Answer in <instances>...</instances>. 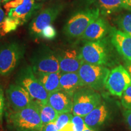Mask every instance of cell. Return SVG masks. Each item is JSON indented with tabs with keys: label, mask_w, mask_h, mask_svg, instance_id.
Wrapping results in <instances>:
<instances>
[{
	"label": "cell",
	"mask_w": 131,
	"mask_h": 131,
	"mask_svg": "<svg viewBox=\"0 0 131 131\" xmlns=\"http://www.w3.org/2000/svg\"><path fill=\"white\" fill-rule=\"evenodd\" d=\"M23 1L24 0H12V1L6 3V4L4 5V9L7 10L8 12L11 9H14V8L18 7L22 4Z\"/></svg>",
	"instance_id": "obj_28"
},
{
	"label": "cell",
	"mask_w": 131,
	"mask_h": 131,
	"mask_svg": "<svg viewBox=\"0 0 131 131\" xmlns=\"http://www.w3.org/2000/svg\"><path fill=\"white\" fill-rule=\"evenodd\" d=\"M41 131H58L55 122H51L50 123L42 126Z\"/></svg>",
	"instance_id": "obj_31"
},
{
	"label": "cell",
	"mask_w": 131,
	"mask_h": 131,
	"mask_svg": "<svg viewBox=\"0 0 131 131\" xmlns=\"http://www.w3.org/2000/svg\"><path fill=\"white\" fill-rule=\"evenodd\" d=\"M107 31V22L104 18L99 16L89 24L81 38L87 41L100 40L106 37Z\"/></svg>",
	"instance_id": "obj_16"
},
{
	"label": "cell",
	"mask_w": 131,
	"mask_h": 131,
	"mask_svg": "<svg viewBox=\"0 0 131 131\" xmlns=\"http://www.w3.org/2000/svg\"><path fill=\"white\" fill-rule=\"evenodd\" d=\"M6 94L12 111L20 110L34 104L27 91L17 83L10 85L6 91Z\"/></svg>",
	"instance_id": "obj_11"
},
{
	"label": "cell",
	"mask_w": 131,
	"mask_h": 131,
	"mask_svg": "<svg viewBox=\"0 0 131 131\" xmlns=\"http://www.w3.org/2000/svg\"><path fill=\"white\" fill-rule=\"evenodd\" d=\"M121 98L122 104L124 109H131V84L124 91Z\"/></svg>",
	"instance_id": "obj_25"
},
{
	"label": "cell",
	"mask_w": 131,
	"mask_h": 131,
	"mask_svg": "<svg viewBox=\"0 0 131 131\" xmlns=\"http://www.w3.org/2000/svg\"><path fill=\"white\" fill-rule=\"evenodd\" d=\"M41 3L35 0H24L23 3L15 8L8 11V16L19 21L21 25L27 22L37 10L41 7Z\"/></svg>",
	"instance_id": "obj_14"
},
{
	"label": "cell",
	"mask_w": 131,
	"mask_h": 131,
	"mask_svg": "<svg viewBox=\"0 0 131 131\" xmlns=\"http://www.w3.org/2000/svg\"><path fill=\"white\" fill-rule=\"evenodd\" d=\"M0 1H1V0H0ZM8 1H9V0H2V2L3 3H7Z\"/></svg>",
	"instance_id": "obj_37"
},
{
	"label": "cell",
	"mask_w": 131,
	"mask_h": 131,
	"mask_svg": "<svg viewBox=\"0 0 131 131\" xmlns=\"http://www.w3.org/2000/svg\"><path fill=\"white\" fill-rule=\"evenodd\" d=\"M126 124L131 131V109H124L123 113Z\"/></svg>",
	"instance_id": "obj_30"
},
{
	"label": "cell",
	"mask_w": 131,
	"mask_h": 131,
	"mask_svg": "<svg viewBox=\"0 0 131 131\" xmlns=\"http://www.w3.org/2000/svg\"><path fill=\"white\" fill-rule=\"evenodd\" d=\"M110 70L104 66L92 64L83 62L78 73L85 86L95 91H100L104 87Z\"/></svg>",
	"instance_id": "obj_5"
},
{
	"label": "cell",
	"mask_w": 131,
	"mask_h": 131,
	"mask_svg": "<svg viewBox=\"0 0 131 131\" xmlns=\"http://www.w3.org/2000/svg\"><path fill=\"white\" fill-rule=\"evenodd\" d=\"M80 54L83 61L92 64L105 66L109 60V49L104 38L87 41L80 49Z\"/></svg>",
	"instance_id": "obj_7"
},
{
	"label": "cell",
	"mask_w": 131,
	"mask_h": 131,
	"mask_svg": "<svg viewBox=\"0 0 131 131\" xmlns=\"http://www.w3.org/2000/svg\"><path fill=\"white\" fill-rule=\"evenodd\" d=\"M58 131H75L74 125L72 122H69Z\"/></svg>",
	"instance_id": "obj_32"
},
{
	"label": "cell",
	"mask_w": 131,
	"mask_h": 131,
	"mask_svg": "<svg viewBox=\"0 0 131 131\" xmlns=\"http://www.w3.org/2000/svg\"><path fill=\"white\" fill-rule=\"evenodd\" d=\"M9 122L16 131H41L42 123L35 104L18 111H12Z\"/></svg>",
	"instance_id": "obj_2"
},
{
	"label": "cell",
	"mask_w": 131,
	"mask_h": 131,
	"mask_svg": "<svg viewBox=\"0 0 131 131\" xmlns=\"http://www.w3.org/2000/svg\"><path fill=\"white\" fill-rule=\"evenodd\" d=\"M131 84V77L122 65L110 71L106 80L105 88L111 95L121 97L124 91Z\"/></svg>",
	"instance_id": "obj_10"
},
{
	"label": "cell",
	"mask_w": 131,
	"mask_h": 131,
	"mask_svg": "<svg viewBox=\"0 0 131 131\" xmlns=\"http://www.w3.org/2000/svg\"><path fill=\"white\" fill-rule=\"evenodd\" d=\"M101 103V95L95 90L81 88L73 96L72 113L84 117Z\"/></svg>",
	"instance_id": "obj_6"
},
{
	"label": "cell",
	"mask_w": 131,
	"mask_h": 131,
	"mask_svg": "<svg viewBox=\"0 0 131 131\" xmlns=\"http://www.w3.org/2000/svg\"><path fill=\"white\" fill-rule=\"evenodd\" d=\"M83 60L80 51L75 49H68L59 54V64L61 73L78 72Z\"/></svg>",
	"instance_id": "obj_12"
},
{
	"label": "cell",
	"mask_w": 131,
	"mask_h": 131,
	"mask_svg": "<svg viewBox=\"0 0 131 131\" xmlns=\"http://www.w3.org/2000/svg\"><path fill=\"white\" fill-rule=\"evenodd\" d=\"M48 103L58 113L72 112L73 97L60 90L49 94Z\"/></svg>",
	"instance_id": "obj_15"
},
{
	"label": "cell",
	"mask_w": 131,
	"mask_h": 131,
	"mask_svg": "<svg viewBox=\"0 0 131 131\" xmlns=\"http://www.w3.org/2000/svg\"><path fill=\"white\" fill-rule=\"evenodd\" d=\"M75 131H77V130H75Z\"/></svg>",
	"instance_id": "obj_39"
},
{
	"label": "cell",
	"mask_w": 131,
	"mask_h": 131,
	"mask_svg": "<svg viewBox=\"0 0 131 131\" xmlns=\"http://www.w3.org/2000/svg\"><path fill=\"white\" fill-rule=\"evenodd\" d=\"M4 18H5V13L2 8H1V5H0V26H1V23H2L3 20H4Z\"/></svg>",
	"instance_id": "obj_35"
},
{
	"label": "cell",
	"mask_w": 131,
	"mask_h": 131,
	"mask_svg": "<svg viewBox=\"0 0 131 131\" xmlns=\"http://www.w3.org/2000/svg\"><path fill=\"white\" fill-rule=\"evenodd\" d=\"M35 104L38 110L42 125L55 122L58 117V113L48 103L45 104Z\"/></svg>",
	"instance_id": "obj_20"
},
{
	"label": "cell",
	"mask_w": 131,
	"mask_h": 131,
	"mask_svg": "<svg viewBox=\"0 0 131 131\" xmlns=\"http://www.w3.org/2000/svg\"><path fill=\"white\" fill-rule=\"evenodd\" d=\"M4 96L3 91L0 86V124L1 123L3 116V112L4 110Z\"/></svg>",
	"instance_id": "obj_29"
},
{
	"label": "cell",
	"mask_w": 131,
	"mask_h": 131,
	"mask_svg": "<svg viewBox=\"0 0 131 131\" xmlns=\"http://www.w3.org/2000/svg\"><path fill=\"white\" fill-rule=\"evenodd\" d=\"M60 84L61 91L72 97L78 89L85 86L78 72L61 73Z\"/></svg>",
	"instance_id": "obj_18"
},
{
	"label": "cell",
	"mask_w": 131,
	"mask_h": 131,
	"mask_svg": "<svg viewBox=\"0 0 131 131\" xmlns=\"http://www.w3.org/2000/svg\"><path fill=\"white\" fill-rule=\"evenodd\" d=\"M35 73H54L60 72L59 54L47 47L38 50L31 60Z\"/></svg>",
	"instance_id": "obj_8"
},
{
	"label": "cell",
	"mask_w": 131,
	"mask_h": 131,
	"mask_svg": "<svg viewBox=\"0 0 131 131\" xmlns=\"http://www.w3.org/2000/svg\"><path fill=\"white\" fill-rule=\"evenodd\" d=\"M126 69L127 70V71L128 72V73L130 75L131 77V61H126L125 64V67Z\"/></svg>",
	"instance_id": "obj_34"
},
{
	"label": "cell",
	"mask_w": 131,
	"mask_h": 131,
	"mask_svg": "<svg viewBox=\"0 0 131 131\" xmlns=\"http://www.w3.org/2000/svg\"><path fill=\"white\" fill-rule=\"evenodd\" d=\"M16 83L27 91L35 103H48L49 94L37 78L32 67L27 66L21 69L16 78Z\"/></svg>",
	"instance_id": "obj_3"
},
{
	"label": "cell",
	"mask_w": 131,
	"mask_h": 131,
	"mask_svg": "<svg viewBox=\"0 0 131 131\" xmlns=\"http://www.w3.org/2000/svg\"><path fill=\"white\" fill-rule=\"evenodd\" d=\"M37 1H47V0H36Z\"/></svg>",
	"instance_id": "obj_38"
},
{
	"label": "cell",
	"mask_w": 131,
	"mask_h": 131,
	"mask_svg": "<svg viewBox=\"0 0 131 131\" xmlns=\"http://www.w3.org/2000/svg\"><path fill=\"white\" fill-rule=\"evenodd\" d=\"M108 116L107 106L104 103H101L83 118L86 126L95 130L105 123Z\"/></svg>",
	"instance_id": "obj_17"
},
{
	"label": "cell",
	"mask_w": 131,
	"mask_h": 131,
	"mask_svg": "<svg viewBox=\"0 0 131 131\" xmlns=\"http://www.w3.org/2000/svg\"><path fill=\"white\" fill-rule=\"evenodd\" d=\"M64 8V4L60 3L49 6L41 11L29 24L30 35L34 38H40L41 33L43 29L53 23Z\"/></svg>",
	"instance_id": "obj_9"
},
{
	"label": "cell",
	"mask_w": 131,
	"mask_h": 131,
	"mask_svg": "<svg viewBox=\"0 0 131 131\" xmlns=\"http://www.w3.org/2000/svg\"><path fill=\"white\" fill-rule=\"evenodd\" d=\"M100 12L109 15L121 9H125L123 0H96Z\"/></svg>",
	"instance_id": "obj_21"
},
{
	"label": "cell",
	"mask_w": 131,
	"mask_h": 131,
	"mask_svg": "<svg viewBox=\"0 0 131 131\" xmlns=\"http://www.w3.org/2000/svg\"><path fill=\"white\" fill-rule=\"evenodd\" d=\"M83 131H95V130H94V129H90V128H89V127H88L86 126V128L84 129V130Z\"/></svg>",
	"instance_id": "obj_36"
},
{
	"label": "cell",
	"mask_w": 131,
	"mask_h": 131,
	"mask_svg": "<svg viewBox=\"0 0 131 131\" xmlns=\"http://www.w3.org/2000/svg\"><path fill=\"white\" fill-rule=\"evenodd\" d=\"M100 15L99 7H88L72 14L63 28L64 35L69 38H81L87 27Z\"/></svg>",
	"instance_id": "obj_1"
},
{
	"label": "cell",
	"mask_w": 131,
	"mask_h": 131,
	"mask_svg": "<svg viewBox=\"0 0 131 131\" xmlns=\"http://www.w3.org/2000/svg\"><path fill=\"white\" fill-rule=\"evenodd\" d=\"M71 122L74 125L75 129L77 131H83L86 128L84 118L79 115H73Z\"/></svg>",
	"instance_id": "obj_27"
},
{
	"label": "cell",
	"mask_w": 131,
	"mask_h": 131,
	"mask_svg": "<svg viewBox=\"0 0 131 131\" xmlns=\"http://www.w3.org/2000/svg\"><path fill=\"white\" fill-rule=\"evenodd\" d=\"M73 115L70 114V112L58 113V117L55 122L58 130H60L65 125L69 122H71Z\"/></svg>",
	"instance_id": "obj_24"
},
{
	"label": "cell",
	"mask_w": 131,
	"mask_h": 131,
	"mask_svg": "<svg viewBox=\"0 0 131 131\" xmlns=\"http://www.w3.org/2000/svg\"><path fill=\"white\" fill-rule=\"evenodd\" d=\"M117 25L120 30L131 37V14H124L117 19Z\"/></svg>",
	"instance_id": "obj_23"
},
{
	"label": "cell",
	"mask_w": 131,
	"mask_h": 131,
	"mask_svg": "<svg viewBox=\"0 0 131 131\" xmlns=\"http://www.w3.org/2000/svg\"><path fill=\"white\" fill-rule=\"evenodd\" d=\"M24 53V47L18 42L0 45V75L9 76L15 69Z\"/></svg>",
	"instance_id": "obj_4"
},
{
	"label": "cell",
	"mask_w": 131,
	"mask_h": 131,
	"mask_svg": "<svg viewBox=\"0 0 131 131\" xmlns=\"http://www.w3.org/2000/svg\"><path fill=\"white\" fill-rule=\"evenodd\" d=\"M19 26L21 24L18 20L9 16H6L0 26V35H4L15 31Z\"/></svg>",
	"instance_id": "obj_22"
},
{
	"label": "cell",
	"mask_w": 131,
	"mask_h": 131,
	"mask_svg": "<svg viewBox=\"0 0 131 131\" xmlns=\"http://www.w3.org/2000/svg\"><path fill=\"white\" fill-rule=\"evenodd\" d=\"M35 75L49 94L61 90L60 71L54 73H35Z\"/></svg>",
	"instance_id": "obj_19"
},
{
	"label": "cell",
	"mask_w": 131,
	"mask_h": 131,
	"mask_svg": "<svg viewBox=\"0 0 131 131\" xmlns=\"http://www.w3.org/2000/svg\"><path fill=\"white\" fill-rule=\"evenodd\" d=\"M57 36V30L52 24L46 26L41 33V37L46 40H52Z\"/></svg>",
	"instance_id": "obj_26"
},
{
	"label": "cell",
	"mask_w": 131,
	"mask_h": 131,
	"mask_svg": "<svg viewBox=\"0 0 131 131\" xmlns=\"http://www.w3.org/2000/svg\"><path fill=\"white\" fill-rule=\"evenodd\" d=\"M111 40L116 50L126 61H131V37L120 30L111 29Z\"/></svg>",
	"instance_id": "obj_13"
},
{
	"label": "cell",
	"mask_w": 131,
	"mask_h": 131,
	"mask_svg": "<svg viewBox=\"0 0 131 131\" xmlns=\"http://www.w3.org/2000/svg\"><path fill=\"white\" fill-rule=\"evenodd\" d=\"M125 9L131 11V0H123Z\"/></svg>",
	"instance_id": "obj_33"
}]
</instances>
